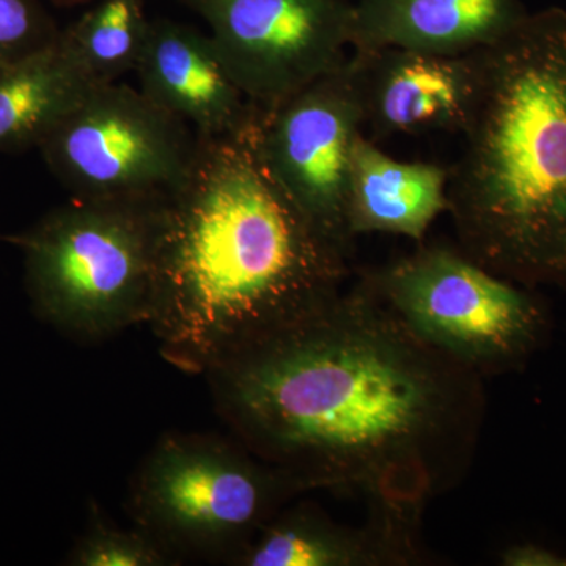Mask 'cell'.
<instances>
[{
	"label": "cell",
	"instance_id": "5bb4252c",
	"mask_svg": "<svg viewBox=\"0 0 566 566\" xmlns=\"http://www.w3.org/2000/svg\"><path fill=\"white\" fill-rule=\"evenodd\" d=\"M449 169L431 163L398 161L365 133L357 136L348 180V227L359 234L387 233L422 241L447 212Z\"/></svg>",
	"mask_w": 566,
	"mask_h": 566
},
{
	"label": "cell",
	"instance_id": "30bf717a",
	"mask_svg": "<svg viewBox=\"0 0 566 566\" xmlns=\"http://www.w3.org/2000/svg\"><path fill=\"white\" fill-rule=\"evenodd\" d=\"M474 54L352 51L364 128L375 137L460 133L474 93Z\"/></svg>",
	"mask_w": 566,
	"mask_h": 566
},
{
	"label": "cell",
	"instance_id": "e0dca14e",
	"mask_svg": "<svg viewBox=\"0 0 566 566\" xmlns=\"http://www.w3.org/2000/svg\"><path fill=\"white\" fill-rule=\"evenodd\" d=\"M66 560L71 566H166L172 564L174 553L142 528L123 531L93 512Z\"/></svg>",
	"mask_w": 566,
	"mask_h": 566
},
{
	"label": "cell",
	"instance_id": "8fae6325",
	"mask_svg": "<svg viewBox=\"0 0 566 566\" xmlns=\"http://www.w3.org/2000/svg\"><path fill=\"white\" fill-rule=\"evenodd\" d=\"M134 73L148 99L200 137L243 133L259 109L234 82L210 33L180 22L150 21Z\"/></svg>",
	"mask_w": 566,
	"mask_h": 566
},
{
	"label": "cell",
	"instance_id": "3957f363",
	"mask_svg": "<svg viewBox=\"0 0 566 566\" xmlns=\"http://www.w3.org/2000/svg\"><path fill=\"white\" fill-rule=\"evenodd\" d=\"M474 59L447 188L460 249L528 289L566 286L565 11L524 14Z\"/></svg>",
	"mask_w": 566,
	"mask_h": 566
},
{
	"label": "cell",
	"instance_id": "9c48e42d",
	"mask_svg": "<svg viewBox=\"0 0 566 566\" xmlns=\"http://www.w3.org/2000/svg\"><path fill=\"white\" fill-rule=\"evenodd\" d=\"M363 133V99L352 55L340 69L256 114V144L275 181L349 256V167L354 142Z\"/></svg>",
	"mask_w": 566,
	"mask_h": 566
},
{
	"label": "cell",
	"instance_id": "2e32d148",
	"mask_svg": "<svg viewBox=\"0 0 566 566\" xmlns=\"http://www.w3.org/2000/svg\"><path fill=\"white\" fill-rule=\"evenodd\" d=\"M148 28L142 0H99L62 35L93 80L111 84L136 70Z\"/></svg>",
	"mask_w": 566,
	"mask_h": 566
},
{
	"label": "cell",
	"instance_id": "52a82bcc",
	"mask_svg": "<svg viewBox=\"0 0 566 566\" xmlns=\"http://www.w3.org/2000/svg\"><path fill=\"white\" fill-rule=\"evenodd\" d=\"M74 199L164 200L188 180L199 136L128 84H98L39 145Z\"/></svg>",
	"mask_w": 566,
	"mask_h": 566
},
{
	"label": "cell",
	"instance_id": "277c9868",
	"mask_svg": "<svg viewBox=\"0 0 566 566\" xmlns=\"http://www.w3.org/2000/svg\"><path fill=\"white\" fill-rule=\"evenodd\" d=\"M164 200L71 197L7 238L22 253L35 314L80 340L147 324Z\"/></svg>",
	"mask_w": 566,
	"mask_h": 566
},
{
	"label": "cell",
	"instance_id": "ba28073f",
	"mask_svg": "<svg viewBox=\"0 0 566 566\" xmlns=\"http://www.w3.org/2000/svg\"><path fill=\"white\" fill-rule=\"evenodd\" d=\"M210 28L234 82L271 109L352 55L353 7L338 0H185Z\"/></svg>",
	"mask_w": 566,
	"mask_h": 566
},
{
	"label": "cell",
	"instance_id": "ac0fdd59",
	"mask_svg": "<svg viewBox=\"0 0 566 566\" xmlns=\"http://www.w3.org/2000/svg\"><path fill=\"white\" fill-rule=\"evenodd\" d=\"M59 33L39 0H0V65L48 46Z\"/></svg>",
	"mask_w": 566,
	"mask_h": 566
},
{
	"label": "cell",
	"instance_id": "9a60e30c",
	"mask_svg": "<svg viewBox=\"0 0 566 566\" xmlns=\"http://www.w3.org/2000/svg\"><path fill=\"white\" fill-rule=\"evenodd\" d=\"M95 85L62 32L48 46L0 65V153L39 148Z\"/></svg>",
	"mask_w": 566,
	"mask_h": 566
},
{
	"label": "cell",
	"instance_id": "5b68a950",
	"mask_svg": "<svg viewBox=\"0 0 566 566\" xmlns=\"http://www.w3.org/2000/svg\"><path fill=\"white\" fill-rule=\"evenodd\" d=\"M364 277L420 340L479 375L523 367L549 333L534 289L460 248L422 245Z\"/></svg>",
	"mask_w": 566,
	"mask_h": 566
},
{
	"label": "cell",
	"instance_id": "d6986e66",
	"mask_svg": "<svg viewBox=\"0 0 566 566\" xmlns=\"http://www.w3.org/2000/svg\"><path fill=\"white\" fill-rule=\"evenodd\" d=\"M501 564L505 566H566V556L551 547L536 545V543H520V545L506 547L502 553Z\"/></svg>",
	"mask_w": 566,
	"mask_h": 566
},
{
	"label": "cell",
	"instance_id": "6da1fadb",
	"mask_svg": "<svg viewBox=\"0 0 566 566\" xmlns=\"http://www.w3.org/2000/svg\"><path fill=\"white\" fill-rule=\"evenodd\" d=\"M205 376L234 439L300 493H360L411 528L465 472L482 423V375L420 340L365 277Z\"/></svg>",
	"mask_w": 566,
	"mask_h": 566
},
{
	"label": "cell",
	"instance_id": "4fadbf2b",
	"mask_svg": "<svg viewBox=\"0 0 566 566\" xmlns=\"http://www.w3.org/2000/svg\"><path fill=\"white\" fill-rule=\"evenodd\" d=\"M415 528L371 516L346 527L307 506L279 512L232 558L243 566H394L419 560Z\"/></svg>",
	"mask_w": 566,
	"mask_h": 566
},
{
	"label": "cell",
	"instance_id": "7c38bea8",
	"mask_svg": "<svg viewBox=\"0 0 566 566\" xmlns=\"http://www.w3.org/2000/svg\"><path fill=\"white\" fill-rule=\"evenodd\" d=\"M523 17L515 0H359L353 7L352 51L471 55Z\"/></svg>",
	"mask_w": 566,
	"mask_h": 566
},
{
	"label": "cell",
	"instance_id": "8992f818",
	"mask_svg": "<svg viewBox=\"0 0 566 566\" xmlns=\"http://www.w3.org/2000/svg\"><path fill=\"white\" fill-rule=\"evenodd\" d=\"M296 494L237 439L175 433L142 463L132 512L137 526L172 553L232 560Z\"/></svg>",
	"mask_w": 566,
	"mask_h": 566
},
{
	"label": "cell",
	"instance_id": "7a4b0ae2",
	"mask_svg": "<svg viewBox=\"0 0 566 566\" xmlns=\"http://www.w3.org/2000/svg\"><path fill=\"white\" fill-rule=\"evenodd\" d=\"M259 114V109H256ZM256 114L200 137L188 180L161 205L148 326L164 359L207 375L340 296L348 260L263 161Z\"/></svg>",
	"mask_w": 566,
	"mask_h": 566
},
{
	"label": "cell",
	"instance_id": "ffe728a7",
	"mask_svg": "<svg viewBox=\"0 0 566 566\" xmlns=\"http://www.w3.org/2000/svg\"><path fill=\"white\" fill-rule=\"evenodd\" d=\"M59 2H76V0H59Z\"/></svg>",
	"mask_w": 566,
	"mask_h": 566
}]
</instances>
